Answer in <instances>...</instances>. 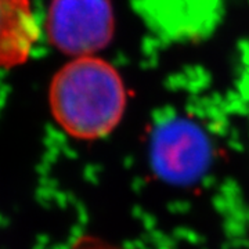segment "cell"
<instances>
[{
  "instance_id": "6da1fadb",
  "label": "cell",
  "mask_w": 249,
  "mask_h": 249,
  "mask_svg": "<svg viewBox=\"0 0 249 249\" xmlns=\"http://www.w3.org/2000/svg\"><path fill=\"white\" fill-rule=\"evenodd\" d=\"M49 103L55 122L73 139L97 140L121 122L126 106L122 78L107 61L85 55L54 75Z\"/></svg>"
},
{
  "instance_id": "7a4b0ae2",
  "label": "cell",
  "mask_w": 249,
  "mask_h": 249,
  "mask_svg": "<svg viewBox=\"0 0 249 249\" xmlns=\"http://www.w3.org/2000/svg\"><path fill=\"white\" fill-rule=\"evenodd\" d=\"M47 35L68 55H93L106 47L114 32L109 0H53L47 14Z\"/></svg>"
},
{
  "instance_id": "3957f363",
  "label": "cell",
  "mask_w": 249,
  "mask_h": 249,
  "mask_svg": "<svg viewBox=\"0 0 249 249\" xmlns=\"http://www.w3.org/2000/svg\"><path fill=\"white\" fill-rule=\"evenodd\" d=\"M37 37L31 0H0V68L24 64Z\"/></svg>"
}]
</instances>
